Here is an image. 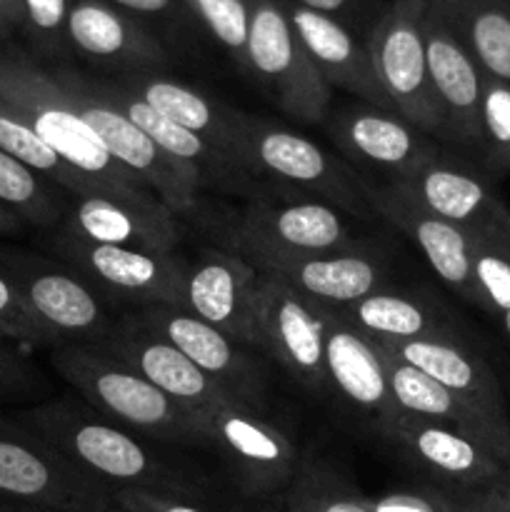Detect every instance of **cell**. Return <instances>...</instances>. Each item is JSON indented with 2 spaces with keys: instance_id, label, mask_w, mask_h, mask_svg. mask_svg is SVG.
<instances>
[{
  "instance_id": "cell-5",
  "label": "cell",
  "mask_w": 510,
  "mask_h": 512,
  "mask_svg": "<svg viewBox=\"0 0 510 512\" xmlns=\"http://www.w3.org/2000/svg\"><path fill=\"white\" fill-rule=\"evenodd\" d=\"M53 78L65 90L80 118L93 128V133L98 135V140L115 163L123 165L138 183H143L175 215L188 213L193 208L195 195L203 183V170L198 165L165 155L138 125L130 123L113 103H108L95 90L90 75L58 68L53 70Z\"/></svg>"
},
{
  "instance_id": "cell-10",
  "label": "cell",
  "mask_w": 510,
  "mask_h": 512,
  "mask_svg": "<svg viewBox=\"0 0 510 512\" xmlns=\"http://www.w3.org/2000/svg\"><path fill=\"white\" fill-rule=\"evenodd\" d=\"M330 308L310 300L293 285L258 270L255 288V340L300 388L328 398L325 330Z\"/></svg>"
},
{
  "instance_id": "cell-42",
  "label": "cell",
  "mask_w": 510,
  "mask_h": 512,
  "mask_svg": "<svg viewBox=\"0 0 510 512\" xmlns=\"http://www.w3.org/2000/svg\"><path fill=\"white\" fill-rule=\"evenodd\" d=\"M370 512H460L458 503L445 490L425 485L415 490H390L380 495H365Z\"/></svg>"
},
{
  "instance_id": "cell-3",
  "label": "cell",
  "mask_w": 510,
  "mask_h": 512,
  "mask_svg": "<svg viewBox=\"0 0 510 512\" xmlns=\"http://www.w3.org/2000/svg\"><path fill=\"white\" fill-rule=\"evenodd\" d=\"M55 373L95 413L148 440L205 445V428L188 408L155 388L130 365L98 345H60L50 350Z\"/></svg>"
},
{
  "instance_id": "cell-17",
  "label": "cell",
  "mask_w": 510,
  "mask_h": 512,
  "mask_svg": "<svg viewBox=\"0 0 510 512\" xmlns=\"http://www.w3.org/2000/svg\"><path fill=\"white\" fill-rule=\"evenodd\" d=\"M375 343L423 370L455 398L470 405L475 413L488 418L495 428L510 435V405L503 385L488 360L473 348L465 335H460L458 328L438 330L418 340H400V343L375 340Z\"/></svg>"
},
{
  "instance_id": "cell-24",
  "label": "cell",
  "mask_w": 510,
  "mask_h": 512,
  "mask_svg": "<svg viewBox=\"0 0 510 512\" xmlns=\"http://www.w3.org/2000/svg\"><path fill=\"white\" fill-rule=\"evenodd\" d=\"M425 63L443 113V140L475 150L478 143L483 70L443 18L425 10Z\"/></svg>"
},
{
  "instance_id": "cell-37",
  "label": "cell",
  "mask_w": 510,
  "mask_h": 512,
  "mask_svg": "<svg viewBox=\"0 0 510 512\" xmlns=\"http://www.w3.org/2000/svg\"><path fill=\"white\" fill-rule=\"evenodd\" d=\"M473 278L478 308L485 313L505 315L510 310V233L475 235Z\"/></svg>"
},
{
  "instance_id": "cell-32",
  "label": "cell",
  "mask_w": 510,
  "mask_h": 512,
  "mask_svg": "<svg viewBox=\"0 0 510 512\" xmlns=\"http://www.w3.org/2000/svg\"><path fill=\"white\" fill-rule=\"evenodd\" d=\"M95 90L103 95L108 103H113L130 123L138 125L165 155L175 160H183V163L198 165L200 170L205 168H225V163L220 160V155L210 148L205 140H200L198 135L190 133V130L180 128L178 123H173L170 118H165L163 113L153 108V105L145 103L143 98H138L135 93H130L128 88H123L115 80H100L93 78Z\"/></svg>"
},
{
  "instance_id": "cell-33",
  "label": "cell",
  "mask_w": 510,
  "mask_h": 512,
  "mask_svg": "<svg viewBox=\"0 0 510 512\" xmlns=\"http://www.w3.org/2000/svg\"><path fill=\"white\" fill-rule=\"evenodd\" d=\"M70 195L40 178L23 160L0 150V205L13 210L25 225L55 230L65 218Z\"/></svg>"
},
{
  "instance_id": "cell-23",
  "label": "cell",
  "mask_w": 510,
  "mask_h": 512,
  "mask_svg": "<svg viewBox=\"0 0 510 512\" xmlns=\"http://www.w3.org/2000/svg\"><path fill=\"white\" fill-rule=\"evenodd\" d=\"M428 213L468 230L470 235H508L510 208L488 178L465 163L435 155L403 180Z\"/></svg>"
},
{
  "instance_id": "cell-34",
  "label": "cell",
  "mask_w": 510,
  "mask_h": 512,
  "mask_svg": "<svg viewBox=\"0 0 510 512\" xmlns=\"http://www.w3.org/2000/svg\"><path fill=\"white\" fill-rule=\"evenodd\" d=\"M0 150L10 153L13 158L23 160L28 168H33L35 173L40 175V178L58 185L63 193L70 195V198H73V195H110L105 193L98 183H93V180L80 175L75 168H70L50 145H45L43 140H40L23 120H18V115L3 103H0ZM110 198H115V195H110Z\"/></svg>"
},
{
  "instance_id": "cell-48",
  "label": "cell",
  "mask_w": 510,
  "mask_h": 512,
  "mask_svg": "<svg viewBox=\"0 0 510 512\" xmlns=\"http://www.w3.org/2000/svg\"><path fill=\"white\" fill-rule=\"evenodd\" d=\"M485 490H488V493L493 495V498L498 500L505 510H510V468L505 470L503 478H500L498 483H493L490 488H485Z\"/></svg>"
},
{
  "instance_id": "cell-14",
  "label": "cell",
  "mask_w": 510,
  "mask_h": 512,
  "mask_svg": "<svg viewBox=\"0 0 510 512\" xmlns=\"http://www.w3.org/2000/svg\"><path fill=\"white\" fill-rule=\"evenodd\" d=\"M133 315L150 333L178 348L225 393L263 413L268 405L265 375L253 355L245 350V345L235 343L218 328L175 305H148V308L133 310Z\"/></svg>"
},
{
  "instance_id": "cell-21",
  "label": "cell",
  "mask_w": 510,
  "mask_h": 512,
  "mask_svg": "<svg viewBox=\"0 0 510 512\" xmlns=\"http://www.w3.org/2000/svg\"><path fill=\"white\" fill-rule=\"evenodd\" d=\"M98 348L108 350L110 355L130 365L135 373L150 380L168 398L188 408L200 423H203L205 413L223 395H228L203 370L195 368V363H190L178 348H173L168 340L150 333L133 313H125L123 318L115 320L113 330Z\"/></svg>"
},
{
  "instance_id": "cell-51",
  "label": "cell",
  "mask_w": 510,
  "mask_h": 512,
  "mask_svg": "<svg viewBox=\"0 0 510 512\" xmlns=\"http://www.w3.org/2000/svg\"><path fill=\"white\" fill-rule=\"evenodd\" d=\"M500 325H503V330H505V335H508V340H510V310L505 315H500Z\"/></svg>"
},
{
  "instance_id": "cell-38",
  "label": "cell",
  "mask_w": 510,
  "mask_h": 512,
  "mask_svg": "<svg viewBox=\"0 0 510 512\" xmlns=\"http://www.w3.org/2000/svg\"><path fill=\"white\" fill-rule=\"evenodd\" d=\"M183 3L198 15L210 35L245 70V48H248L250 30L248 0H183Z\"/></svg>"
},
{
  "instance_id": "cell-52",
  "label": "cell",
  "mask_w": 510,
  "mask_h": 512,
  "mask_svg": "<svg viewBox=\"0 0 510 512\" xmlns=\"http://www.w3.org/2000/svg\"><path fill=\"white\" fill-rule=\"evenodd\" d=\"M8 28H10V25H8V20H5L3 15H0V35H3L5 30H8Z\"/></svg>"
},
{
  "instance_id": "cell-22",
  "label": "cell",
  "mask_w": 510,
  "mask_h": 512,
  "mask_svg": "<svg viewBox=\"0 0 510 512\" xmlns=\"http://www.w3.org/2000/svg\"><path fill=\"white\" fill-rule=\"evenodd\" d=\"M55 230L85 243L140 253H175L180 240L178 220L165 203L133 205L110 195H73Z\"/></svg>"
},
{
  "instance_id": "cell-4",
  "label": "cell",
  "mask_w": 510,
  "mask_h": 512,
  "mask_svg": "<svg viewBox=\"0 0 510 512\" xmlns=\"http://www.w3.org/2000/svg\"><path fill=\"white\" fill-rule=\"evenodd\" d=\"M233 165L235 170L268 175L275 183L293 185L355 218L373 215L368 185L360 183L315 140L270 120L235 113Z\"/></svg>"
},
{
  "instance_id": "cell-53",
  "label": "cell",
  "mask_w": 510,
  "mask_h": 512,
  "mask_svg": "<svg viewBox=\"0 0 510 512\" xmlns=\"http://www.w3.org/2000/svg\"><path fill=\"white\" fill-rule=\"evenodd\" d=\"M108 512H128V510H125V508H120V505H115V503H113V508H110Z\"/></svg>"
},
{
  "instance_id": "cell-29",
  "label": "cell",
  "mask_w": 510,
  "mask_h": 512,
  "mask_svg": "<svg viewBox=\"0 0 510 512\" xmlns=\"http://www.w3.org/2000/svg\"><path fill=\"white\" fill-rule=\"evenodd\" d=\"M130 93L143 98L145 103L153 105L158 113L178 123L180 128L190 130L200 140L210 145L225 168L235 170L233 165V118L235 113L225 105L215 103L200 90L170 78V75L158 73V70H140V73H120L113 78Z\"/></svg>"
},
{
  "instance_id": "cell-25",
  "label": "cell",
  "mask_w": 510,
  "mask_h": 512,
  "mask_svg": "<svg viewBox=\"0 0 510 512\" xmlns=\"http://www.w3.org/2000/svg\"><path fill=\"white\" fill-rule=\"evenodd\" d=\"M335 145L353 163L383 170L390 180H405L438 155V145L430 135L393 110L350 108L330 125Z\"/></svg>"
},
{
  "instance_id": "cell-13",
  "label": "cell",
  "mask_w": 510,
  "mask_h": 512,
  "mask_svg": "<svg viewBox=\"0 0 510 512\" xmlns=\"http://www.w3.org/2000/svg\"><path fill=\"white\" fill-rule=\"evenodd\" d=\"M238 255H315L353 243L343 210L310 193H258L250 198L235 230Z\"/></svg>"
},
{
  "instance_id": "cell-12",
  "label": "cell",
  "mask_w": 510,
  "mask_h": 512,
  "mask_svg": "<svg viewBox=\"0 0 510 512\" xmlns=\"http://www.w3.org/2000/svg\"><path fill=\"white\" fill-rule=\"evenodd\" d=\"M50 248L98 295L135 308L175 305L183 308L188 260L175 253H140L115 245H95L55 230Z\"/></svg>"
},
{
  "instance_id": "cell-41",
  "label": "cell",
  "mask_w": 510,
  "mask_h": 512,
  "mask_svg": "<svg viewBox=\"0 0 510 512\" xmlns=\"http://www.w3.org/2000/svg\"><path fill=\"white\" fill-rule=\"evenodd\" d=\"M23 23L28 25L40 48L58 53L68 43L65 23H68L70 0H20Z\"/></svg>"
},
{
  "instance_id": "cell-31",
  "label": "cell",
  "mask_w": 510,
  "mask_h": 512,
  "mask_svg": "<svg viewBox=\"0 0 510 512\" xmlns=\"http://www.w3.org/2000/svg\"><path fill=\"white\" fill-rule=\"evenodd\" d=\"M448 23L485 78L510 85V0H428Z\"/></svg>"
},
{
  "instance_id": "cell-1",
  "label": "cell",
  "mask_w": 510,
  "mask_h": 512,
  "mask_svg": "<svg viewBox=\"0 0 510 512\" xmlns=\"http://www.w3.org/2000/svg\"><path fill=\"white\" fill-rule=\"evenodd\" d=\"M13 418L115 493L148 490L200 503L198 483L163 463L138 435L95 413L83 398H48Z\"/></svg>"
},
{
  "instance_id": "cell-26",
  "label": "cell",
  "mask_w": 510,
  "mask_h": 512,
  "mask_svg": "<svg viewBox=\"0 0 510 512\" xmlns=\"http://www.w3.org/2000/svg\"><path fill=\"white\" fill-rule=\"evenodd\" d=\"M295 35L313 60L315 70L330 88H340L380 110H393L375 73L368 45L358 43L333 15L315 13L300 5L285 3Z\"/></svg>"
},
{
  "instance_id": "cell-7",
  "label": "cell",
  "mask_w": 510,
  "mask_h": 512,
  "mask_svg": "<svg viewBox=\"0 0 510 512\" xmlns=\"http://www.w3.org/2000/svg\"><path fill=\"white\" fill-rule=\"evenodd\" d=\"M0 273L18 288L58 345H100L118 320L110 318L103 298L63 260L0 245Z\"/></svg>"
},
{
  "instance_id": "cell-45",
  "label": "cell",
  "mask_w": 510,
  "mask_h": 512,
  "mask_svg": "<svg viewBox=\"0 0 510 512\" xmlns=\"http://www.w3.org/2000/svg\"><path fill=\"white\" fill-rule=\"evenodd\" d=\"M108 3L120 10H130V13L163 15V13H170L178 0H108Z\"/></svg>"
},
{
  "instance_id": "cell-16",
  "label": "cell",
  "mask_w": 510,
  "mask_h": 512,
  "mask_svg": "<svg viewBox=\"0 0 510 512\" xmlns=\"http://www.w3.org/2000/svg\"><path fill=\"white\" fill-rule=\"evenodd\" d=\"M415 470L445 493L485 490L503 478L508 465L480 440L430 420L403 418L383 435Z\"/></svg>"
},
{
  "instance_id": "cell-28",
  "label": "cell",
  "mask_w": 510,
  "mask_h": 512,
  "mask_svg": "<svg viewBox=\"0 0 510 512\" xmlns=\"http://www.w3.org/2000/svg\"><path fill=\"white\" fill-rule=\"evenodd\" d=\"M375 348H378L380 358H383L390 393H393L395 405H398L400 413L408 415V418L430 420V423H440L448 425V428L453 430H460V433L470 435V438L488 445V448L493 450V453H498L500 458H503V463L510 468V435H505L503 430L495 428L488 418L475 413L470 405H465L463 400L455 398L450 390H445L443 385L435 383V380L430 378V375H425L423 370L405 363L403 358L390 353L383 345L375 343Z\"/></svg>"
},
{
  "instance_id": "cell-36",
  "label": "cell",
  "mask_w": 510,
  "mask_h": 512,
  "mask_svg": "<svg viewBox=\"0 0 510 512\" xmlns=\"http://www.w3.org/2000/svg\"><path fill=\"white\" fill-rule=\"evenodd\" d=\"M475 153L488 173H510V85L485 78Z\"/></svg>"
},
{
  "instance_id": "cell-11",
  "label": "cell",
  "mask_w": 510,
  "mask_h": 512,
  "mask_svg": "<svg viewBox=\"0 0 510 512\" xmlns=\"http://www.w3.org/2000/svg\"><path fill=\"white\" fill-rule=\"evenodd\" d=\"M425 10L428 0H393L365 45L395 113L430 138H443V113L425 63Z\"/></svg>"
},
{
  "instance_id": "cell-19",
  "label": "cell",
  "mask_w": 510,
  "mask_h": 512,
  "mask_svg": "<svg viewBox=\"0 0 510 512\" xmlns=\"http://www.w3.org/2000/svg\"><path fill=\"white\" fill-rule=\"evenodd\" d=\"M368 198L373 213L408 235L450 290H455L468 303L478 305L473 278L475 235L428 213L403 180H390L378 188L368 185Z\"/></svg>"
},
{
  "instance_id": "cell-35",
  "label": "cell",
  "mask_w": 510,
  "mask_h": 512,
  "mask_svg": "<svg viewBox=\"0 0 510 512\" xmlns=\"http://www.w3.org/2000/svg\"><path fill=\"white\" fill-rule=\"evenodd\" d=\"M280 512H370L365 495L345 483L333 468L320 463H300L293 483L285 488Z\"/></svg>"
},
{
  "instance_id": "cell-40",
  "label": "cell",
  "mask_w": 510,
  "mask_h": 512,
  "mask_svg": "<svg viewBox=\"0 0 510 512\" xmlns=\"http://www.w3.org/2000/svg\"><path fill=\"white\" fill-rule=\"evenodd\" d=\"M48 393L45 375L18 350L0 343V403H28Z\"/></svg>"
},
{
  "instance_id": "cell-47",
  "label": "cell",
  "mask_w": 510,
  "mask_h": 512,
  "mask_svg": "<svg viewBox=\"0 0 510 512\" xmlns=\"http://www.w3.org/2000/svg\"><path fill=\"white\" fill-rule=\"evenodd\" d=\"M25 230V223L8 210L5 205H0V238H13V235H20Z\"/></svg>"
},
{
  "instance_id": "cell-50",
  "label": "cell",
  "mask_w": 510,
  "mask_h": 512,
  "mask_svg": "<svg viewBox=\"0 0 510 512\" xmlns=\"http://www.w3.org/2000/svg\"><path fill=\"white\" fill-rule=\"evenodd\" d=\"M0 512H50V510H40V508H30V505L15 503V500H8L0 495Z\"/></svg>"
},
{
  "instance_id": "cell-15",
  "label": "cell",
  "mask_w": 510,
  "mask_h": 512,
  "mask_svg": "<svg viewBox=\"0 0 510 512\" xmlns=\"http://www.w3.org/2000/svg\"><path fill=\"white\" fill-rule=\"evenodd\" d=\"M245 260L328 308H345L390 285V255L363 240L330 253H255L245 255Z\"/></svg>"
},
{
  "instance_id": "cell-2",
  "label": "cell",
  "mask_w": 510,
  "mask_h": 512,
  "mask_svg": "<svg viewBox=\"0 0 510 512\" xmlns=\"http://www.w3.org/2000/svg\"><path fill=\"white\" fill-rule=\"evenodd\" d=\"M0 103L8 105L70 168L98 183L105 193L133 205L160 203L143 183L115 163L88 123L73 108L53 70L20 53H0Z\"/></svg>"
},
{
  "instance_id": "cell-20",
  "label": "cell",
  "mask_w": 510,
  "mask_h": 512,
  "mask_svg": "<svg viewBox=\"0 0 510 512\" xmlns=\"http://www.w3.org/2000/svg\"><path fill=\"white\" fill-rule=\"evenodd\" d=\"M255 288H258V270L243 255L203 250L195 263H188L183 310L218 328L235 343L258 348Z\"/></svg>"
},
{
  "instance_id": "cell-46",
  "label": "cell",
  "mask_w": 510,
  "mask_h": 512,
  "mask_svg": "<svg viewBox=\"0 0 510 512\" xmlns=\"http://www.w3.org/2000/svg\"><path fill=\"white\" fill-rule=\"evenodd\" d=\"M285 3L300 5V8L315 10V13H323V15H333L335 18V15L345 13L353 0H285Z\"/></svg>"
},
{
  "instance_id": "cell-9",
  "label": "cell",
  "mask_w": 510,
  "mask_h": 512,
  "mask_svg": "<svg viewBox=\"0 0 510 512\" xmlns=\"http://www.w3.org/2000/svg\"><path fill=\"white\" fill-rule=\"evenodd\" d=\"M205 448L213 450L248 498L285 493L300 468L293 440L263 413L223 395L203 418Z\"/></svg>"
},
{
  "instance_id": "cell-27",
  "label": "cell",
  "mask_w": 510,
  "mask_h": 512,
  "mask_svg": "<svg viewBox=\"0 0 510 512\" xmlns=\"http://www.w3.org/2000/svg\"><path fill=\"white\" fill-rule=\"evenodd\" d=\"M65 38L88 60L115 65L123 73L158 70L168 63L155 35L108 0H70Z\"/></svg>"
},
{
  "instance_id": "cell-18",
  "label": "cell",
  "mask_w": 510,
  "mask_h": 512,
  "mask_svg": "<svg viewBox=\"0 0 510 512\" xmlns=\"http://www.w3.org/2000/svg\"><path fill=\"white\" fill-rule=\"evenodd\" d=\"M325 380L328 398H335L350 413L365 418L380 438L403 418L390 393L383 358L375 343L340 318L335 308H330L325 330Z\"/></svg>"
},
{
  "instance_id": "cell-44",
  "label": "cell",
  "mask_w": 510,
  "mask_h": 512,
  "mask_svg": "<svg viewBox=\"0 0 510 512\" xmlns=\"http://www.w3.org/2000/svg\"><path fill=\"white\" fill-rule=\"evenodd\" d=\"M455 503L460 512H510L505 510L488 490H473V493H455Z\"/></svg>"
},
{
  "instance_id": "cell-39",
  "label": "cell",
  "mask_w": 510,
  "mask_h": 512,
  "mask_svg": "<svg viewBox=\"0 0 510 512\" xmlns=\"http://www.w3.org/2000/svg\"><path fill=\"white\" fill-rule=\"evenodd\" d=\"M0 333L28 348H60L55 335L28 308L23 295L0 273Z\"/></svg>"
},
{
  "instance_id": "cell-30",
  "label": "cell",
  "mask_w": 510,
  "mask_h": 512,
  "mask_svg": "<svg viewBox=\"0 0 510 512\" xmlns=\"http://www.w3.org/2000/svg\"><path fill=\"white\" fill-rule=\"evenodd\" d=\"M343 320L373 340H418L438 330L455 328L443 308L423 290H405L395 285L375 290L358 303L335 308Z\"/></svg>"
},
{
  "instance_id": "cell-8",
  "label": "cell",
  "mask_w": 510,
  "mask_h": 512,
  "mask_svg": "<svg viewBox=\"0 0 510 512\" xmlns=\"http://www.w3.org/2000/svg\"><path fill=\"white\" fill-rule=\"evenodd\" d=\"M250 30L245 73L265 85L290 118L320 123L328 115L333 88L320 78L295 35L285 0H248Z\"/></svg>"
},
{
  "instance_id": "cell-6",
  "label": "cell",
  "mask_w": 510,
  "mask_h": 512,
  "mask_svg": "<svg viewBox=\"0 0 510 512\" xmlns=\"http://www.w3.org/2000/svg\"><path fill=\"white\" fill-rule=\"evenodd\" d=\"M0 495L50 512H108L115 490L60 450L0 415Z\"/></svg>"
},
{
  "instance_id": "cell-43",
  "label": "cell",
  "mask_w": 510,
  "mask_h": 512,
  "mask_svg": "<svg viewBox=\"0 0 510 512\" xmlns=\"http://www.w3.org/2000/svg\"><path fill=\"white\" fill-rule=\"evenodd\" d=\"M113 503L128 512H208L195 500L148 493V490H118Z\"/></svg>"
},
{
  "instance_id": "cell-49",
  "label": "cell",
  "mask_w": 510,
  "mask_h": 512,
  "mask_svg": "<svg viewBox=\"0 0 510 512\" xmlns=\"http://www.w3.org/2000/svg\"><path fill=\"white\" fill-rule=\"evenodd\" d=\"M0 15L8 20V25L23 23V10H20V0H0Z\"/></svg>"
}]
</instances>
